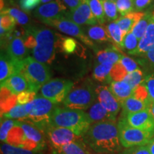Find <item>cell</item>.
I'll return each instance as SVG.
<instances>
[{
    "mask_svg": "<svg viewBox=\"0 0 154 154\" xmlns=\"http://www.w3.org/2000/svg\"><path fill=\"white\" fill-rule=\"evenodd\" d=\"M87 145L96 153H110L120 150L118 124L106 121L92 124L83 136Z\"/></svg>",
    "mask_w": 154,
    "mask_h": 154,
    "instance_id": "6da1fadb",
    "label": "cell"
},
{
    "mask_svg": "<svg viewBox=\"0 0 154 154\" xmlns=\"http://www.w3.org/2000/svg\"><path fill=\"white\" fill-rule=\"evenodd\" d=\"M50 124L62 127L83 137L91 126V121L84 111L57 107L51 116Z\"/></svg>",
    "mask_w": 154,
    "mask_h": 154,
    "instance_id": "7a4b0ae2",
    "label": "cell"
},
{
    "mask_svg": "<svg viewBox=\"0 0 154 154\" xmlns=\"http://www.w3.org/2000/svg\"><path fill=\"white\" fill-rule=\"evenodd\" d=\"M26 29L34 36L36 42V47L32 50V57L45 64L52 63L56 57L58 34L43 26H29Z\"/></svg>",
    "mask_w": 154,
    "mask_h": 154,
    "instance_id": "3957f363",
    "label": "cell"
},
{
    "mask_svg": "<svg viewBox=\"0 0 154 154\" xmlns=\"http://www.w3.org/2000/svg\"><path fill=\"white\" fill-rule=\"evenodd\" d=\"M28 116L25 121L31 124L42 131L46 132L50 125L51 116L57 106L50 100L42 96H36L33 101L26 103Z\"/></svg>",
    "mask_w": 154,
    "mask_h": 154,
    "instance_id": "277c9868",
    "label": "cell"
},
{
    "mask_svg": "<svg viewBox=\"0 0 154 154\" xmlns=\"http://www.w3.org/2000/svg\"><path fill=\"white\" fill-rule=\"evenodd\" d=\"M19 74L23 75L29 85V91L37 92L42 86L51 80V74L47 64L36 61L32 57L22 61Z\"/></svg>",
    "mask_w": 154,
    "mask_h": 154,
    "instance_id": "5b68a950",
    "label": "cell"
},
{
    "mask_svg": "<svg viewBox=\"0 0 154 154\" xmlns=\"http://www.w3.org/2000/svg\"><path fill=\"white\" fill-rule=\"evenodd\" d=\"M97 101L96 88L89 84L72 90L63 101L65 107L76 110H88Z\"/></svg>",
    "mask_w": 154,
    "mask_h": 154,
    "instance_id": "8992f818",
    "label": "cell"
},
{
    "mask_svg": "<svg viewBox=\"0 0 154 154\" xmlns=\"http://www.w3.org/2000/svg\"><path fill=\"white\" fill-rule=\"evenodd\" d=\"M117 124L120 143L125 148L147 145L154 136V133L134 128L121 119Z\"/></svg>",
    "mask_w": 154,
    "mask_h": 154,
    "instance_id": "52a82bcc",
    "label": "cell"
},
{
    "mask_svg": "<svg viewBox=\"0 0 154 154\" xmlns=\"http://www.w3.org/2000/svg\"><path fill=\"white\" fill-rule=\"evenodd\" d=\"M74 84L72 81L54 79L46 83L40 89L42 96L58 104L64 101L72 91Z\"/></svg>",
    "mask_w": 154,
    "mask_h": 154,
    "instance_id": "ba28073f",
    "label": "cell"
},
{
    "mask_svg": "<svg viewBox=\"0 0 154 154\" xmlns=\"http://www.w3.org/2000/svg\"><path fill=\"white\" fill-rule=\"evenodd\" d=\"M43 23L46 25H48V26H52V27L57 29L59 32H63L67 35L79 38L89 47H94V42L88 37L85 32L81 28L79 25L69 20L66 17H63L57 19L47 21V22H44Z\"/></svg>",
    "mask_w": 154,
    "mask_h": 154,
    "instance_id": "9c48e42d",
    "label": "cell"
},
{
    "mask_svg": "<svg viewBox=\"0 0 154 154\" xmlns=\"http://www.w3.org/2000/svg\"><path fill=\"white\" fill-rule=\"evenodd\" d=\"M68 11V8L61 0H53L38 6L34 9V14L40 21L44 22L65 17Z\"/></svg>",
    "mask_w": 154,
    "mask_h": 154,
    "instance_id": "30bf717a",
    "label": "cell"
},
{
    "mask_svg": "<svg viewBox=\"0 0 154 154\" xmlns=\"http://www.w3.org/2000/svg\"><path fill=\"white\" fill-rule=\"evenodd\" d=\"M46 134L54 149H61L66 144L80 140L82 137L67 128L53 126L51 125L48 127Z\"/></svg>",
    "mask_w": 154,
    "mask_h": 154,
    "instance_id": "8fae6325",
    "label": "cell"
},
{
    "mask_svg": "<svg viewBox=\"0 0 154 154\" xmlns=\"http://www.w3.org/2000/svg\"><path fill=\"white\" fill-rule=\"evenodd\" d=\"M129 126L146 131L154 133V118L149 109L120 117Z\"/></svg>",
    "mask_w": 154,
    "mask_h": 154,
    "instance_id": "7c38bea8",
    "label": "cell"
},
{
    "mask_svg": "<svg viewBox=\"0 0 154 154\" xmlns=\"http://www.w3.org/2000/svg\"><path fill=\"white\" fill-rule=\"evenodd\" d=\"M65 17L79 26L82 25L94 26L99 23L92 13L87 0H84L82 5L75 10L69 11Z\"/></svg>",
    "mask_w": 154,
    "mask_h": 154,
    "instance_id": "4fadbf2b",
    "label": "cell"
},
{
    "mask_svg": "<svg viewBox=\"0 0 154 154\" xmlns=\"http://www.w3.org/2000/svg\"><path fill=\"white\" fill-rule=\"evenodd\" d=\"M97 99L111 115L116 119L121 105L106 86H98L96 88Z\"/></svg>",
    "mask_w": 154,
    "mask_h": 154,
    "instance_id": "5bb4252c",
    "label": "cell"
},
{
    "mask_svg": "<svg viewBox=\"0 0 154 154\" xmlns=\"http://www.w3.org/2000/svg\"><path fill=\"white\" fill-rule=\"evenodd\" d=\"M22 67V61L11 59L5 50L1 51L0 59V81L1 83L15 74H19Z\"/></svg>",
    "mask_w": 154,
    "mask_h": 154,
    "instance_id": "9a60e30c",
    "label": "cell"
},
{
    "mask_svg": "<svg viewBox=\"0 0 154 154\" xmlns=\"http://www.w3.org/2000/svg\"><path fill=\"white\" fill-rule=\"evenodd\" d=\"M28 51L24 44L23 37L12 38L9 42L6 49L9 57L16 61H22L25 58L28 57Z\"/></svg>",
    "mask_w": 154,
    "mask_h": 154,
    "instance_id": "2e32d148",
    "label": "cell"
},
{
    "mask_svg": "<svg viewBox=\"0 0 154 154\" xmlns=\"http://www.w3.org/2000/svg\"><path fill=\"white\" fill-rule=\"evenodd\" d=\"M154 49V16L151 20L145 34L139 41L138 47L130 53L131 55H144L148 51Z\"/></svg>",
    "mask_w": 154,
    "mask_h": 154,
    "instance_id": "e0dca14e",
    "label": "cell"
},
{
    "mask_svg": "<svg viewBox=\"0 0 154 154\" xmlns=\"http://www.w3.org/2000/svg\"><path fill=\"white\" fill-rule=\"evenodd\" d=\"M5 86L11 93L18 95L25 91H29V85L25 77L21 74H15L1 83V86Z\"/></svg>",
    "mask_w": 154,
    "mask_h": 154,
    "instance_id": "ac0fdd59",
    "label": "cell"
},
{
    "mask_svg": "<svg viewBox=\"0 0 154 154\" xmlns=\"http://www.w3.org/2000/svg\"><path fill=\"white\" fill-rule=\"evenodd\" d=\"M152 101V100H151ZM147 102L138 99L134 96H130L121 103L122 112L121 117H125L127 115L141 111L149 109L151 102Z\"/></svg>",
    "mask_w": 154,
    "mask_h": 154,
    "instance_id": "d6986e66",
    "label": "cell"
},
{
    "mask_svg": "<svg viewBox=\"0 0 154 154\" xmlns=\"http://www.w3.org/2000/svg\"><path fill=\"white\" fill-rule=\"evenodd\" d=\"M145 12L143 11H134L130 14L121 16L116 22L122 30L125 36L129 32H131L134 26L143 18Z\"/></svg>",
    "mask_w": 154,
    "mask_h": 154,
    "instance_id": "ffe728a7",
    "label": "cell"
},
{
    "mask_svg": "<svg viewBox=\"0 0 154 154\" xmlns=\"http://www.w3.org/2000/svg\"><path fill=\"white\" fill-rule=\"evenodd\" d=\"M86 113L91 121V124L106 121H116V119L109 113V111L101 105L98 99L88 109Z\"/></svg>",
    "mask_w": 154,
    "mask_h": 154,
    "instance_id": "44dd1931",
    "label": "cell"
},
{
    "mask_svg": "<svg viewBox=\"0 0 154 154\" xmlns=\"http://www.w3.org/2000/svg\"><path fill=\"white\" fill-rule=\"evenodd\" d=\"M108 87L116 99L121 103V105L125 100L132 96L134 91V89L131 87L129 84H127L124 81L112 82L109 84Z\"/></svg>",
    "mask_w": 154,
    "mask_h": 154,
    "instance_id": "7402d4cb",
    "label": "cell"
},
{
    "mask_svg": "<svg viewBox=\"0 0 154 154\" xmlns=\"http://www.w3.org/2000/svg\"><path fill=\"white\" fill-rule=\"evenodd\" d=\"M19 126L24 130L26 137L29 139L33 140L44 147V138L43 135V131L38 128L34 125L29 124L27 122L22 121H17Z\"/></svg>",
    "mask_w": 154,
    "mask_h": 154,
    "instance_id": "603a6c76",
    "label": "cell"
},
{
    "mask_svg": "<svg viewBox=\"0 0 154 154\" xmlns=\"http://www.w3.org/2000/svg\"><path fill=\"white\" fill-rule=\"evenodd\" d=\"M17 103V95L11 93L9 88L1 86V114L8 113L11 109L16 106Z\"/></svg>",
    "mask_w": 154,
    "mask_h": 154,
    "instance_id": "cb8c5ba5",
    "label": "cell"
},
{
    "mask_svg": "<svg viewBox=\"0 0 154 154\" xmlns=\"http://www.w3.org/2000/svg\"><path fill=\"white\" fill-rule=\"evenodd\" d=\"M123 55L117 48L110 47L98 51L96 59L98 63H111L115 64L121 60Z\"/></svg>",
    "mask_w": 154,
    "mask_h": 154,
    "instance_id": "d4e9b609",
    "label": "cell"
},
{
    "mask_svg": "<svg viewBox=\"0 0 154 154\" xmlns=\"http://www.w3.org/2000/svg\"><path fill=\"white\" fill-rule=\"evenodd\" d=\"M86 34L91 40L97 42H111V39L108 34L106 26L102 25H94L86 28Z\"/></svg>",
    "mask_w": 154,
    "mask_h": 154,
    "instance_id": "484cf974",
    "label": "cell"
},
{
    "mask_svg": "<svg viewBox=\"0 0 154 154\" xmlns=\"http://www.w3.org/2000/svg\"><path fill=\"white\" fill-rule=\"evenodd\" d=\"M113 65L111 63H98L93 70L94 79L100 82L110 84V74Z\"/></svg>",
    "mask_w": 154,
    "mask_h": 154,
    "instance_id": "4316f807",
    "label": "cell"
},
{
    "mask_svg": "<svg viewBox=\"0 0 154 154\" xmlns=\"http://www.w3.org/2000/svg\"><path fill=\"white\" fill-rule=\"evenodd\" d=\"M26 137L24 130L19 125L18 121H16V124L9 131L5 142L11 146L21 147L23 142L26 140Z\"/></svg>",
    "mask_w": 154,
    "mask_h": 154,
    "instance_id": "83f0119b",
    "label": "cell"
},
{
    "mask_svg": "<svg viewBox=\"0 0 154 154\" xmlns=\"http://www.w3.org/2000/svg\"><path fill=\"white\" fill-rule=\"evenodd\" d=\"M54 154H90L83 142L80 140L63 146L61 149H54Z\"/></svg>",
    "mask_w": 154,
    "mask_h": 154,
    "instance_id": "f1b7e54d",
    "label": "cell"
},
{
    "mask_svg": "<svg viewBox=\"0 0 154 154\" xmlns=\"http://www.w3.org/2000/svg\"><path fill=\"white\" fill-rule=\"evenodd\" d=\"M106 28L107 29L108 34L110 36L111 42L119 49H122L123 41H124L125 35L116 22H110L107 26H106Z\"/></svg>",
    "mask_w": 154,
    "mask_h": 154,
    "instance_id": "f546056e",
    "label": "cell"
},
{
    "mask_svg": "<svg viewBox=\"0 0 154 154\" xmlns=\"http://www.w3.org/2000/svg\"><path fill=\"white\" fill-rule=\"evenodd\" d=\"M153 18V12L152 11H146L143 18L140 19L139 22L137 23V24L134 26V28L133 29L131 32L136 36V38L139 41L144 36V34H145L146 30L148 29V26H149Z\"/></svg>",
    "mask_w": 154,
    "mask_h": 154,
    "instance_id": "4dcf8cb0",
    "label": "cell"
},
{
    "mask_svg": "<svg viewBox=\"0 0 154 154\" xmlns=\"http://www.w3.org/2000/svg\"><path fill=\"white\" fill-rule=\"evenodd\" d=\"M58 34L57 47L60 48V49L66 54H71L75 52L78 47V43L76 40L70 37H65L61 36V38H59Z\"/></svg>",
    "mask_w": 154,
    "mask_h": 154,
    "instance_id": "1f68e13d",
    "label": "cell"
},
{
    "mask_svg": "<svg viewBox=\"0 0 154 154\" xmlns=\"http://www.w3.org/2000/svg\"><path fill=\"white\" fill-rule=\"evenodd\" d=\"M102 4H103L106 21L111 22H116L119 17V11L115 2L102 0Z\"/></svg>",
    "mask_w": 154,
    "mask_h": 154,
    "instance_id": "d6a6232c",
    "label": "cell"
},
{
    "mask_svg": "<svg viewBox=\"0 0 154 154\" xmlns=\"http://www.w3.org/2000/svg\"><path fill=\"white\" fill-rule=\"evenodd\" d=\"M87 2L99 24H104L106 21L105 19L102 0H87Z\"/></svg>",
    "mask_w": 154,
    "mask_h": 154,
    "instance_id": "836d02e7",
    "label": "cell"
},
{
    "mask_svg": "<svg viewBox=\"0 0 154 154\" xmlns=\"http://www.w3.org/2000/svg\"><path fill=\"white\" fill-rule=\"evenodd\" d=\"M1 13L11 15V17H14L17 24L23 25V26L27 25L29 22V19L26 14V13H24L23 11L19 10V9L15 8V7L5 8L1 11Z\"/></svg>",
    "mask_w": 154,
    "mask_h": 154,
    "instance_id": "e575fe53",
    "label": "cell"
},
{
    "mask_svg": "<svg viewBox=\"0 0 154 154\" xmlns=\"http://www.w3.org/2000/svg\"><path fill=\"white\" fill-rule=\"evenodd\" d=\"M2 116L5 119H18V121H24L28 116V113L26 109V105L17 104L16 106L11 109L8 113H5V114Z\"/></svg>",
    "mask_w": 154,
    "mask_h": 154,
    "instance_id": "d590c367",
    "label": "cell"
},
{
    "mask_svg": "<svg viewBox=\"0 0 154 154\" xmlns=\"http://www.w3.org/2000/svg\"><path fill=\"white\" fill-rule=\"evenodd\" d=\"M146 79V77H144L143 72L140 69L134 72L128 73V75L125 77L124 81L128 84L133 89L136 88L140 84H142Z\"/></svg>",
    "mask_w": 154,
    "mask_h": 154,
    "instance_id": "8d00e7d4",
    "label": "cell"
},
{
    "mask_svg": "<svg viewBox=\"0 0 154 154\" xmlns=\"http://www.w3.org/2000/svg\"><path fill=\"white\" fill-rule=\"evenodd\" d=\"M128 73L127 72L126 69L120 63V61L117 62L113 65L110 74V78L112 82H121L124 81Z\"/></svg>",
    "mask_w": 154,
    "mask_h": 154,
    "instance_id": "74e56055",
    "label": "cell"
},
{
    "mask_svg": "<svg viewBox=\"0 0 154 154\" xmlns=\"http://www.w3.org/2000/svg\"><path fill=\"white\" fill-rule=\"evenodd\" d=\"M138 43L139 40L132 32H129L124 36L122 49L126 50L128 54H130L137 49Z\"/></svg>",
    "mask_w": 154,
    "mask_h": 154,
    "instance_id": "f35d334b",
    "label": "cell"
},
{
    "mask_svg": "<svg viewBox=\"0 0 154 154\" xmlns=\"http://www.w3.org/2000/svg\"><path fill=\"white\" fill-rule=\"evenodd\" d=\"M116 4L121 16H125L135 11L134 0H117Z\"/></svg>",
    "mask_w": 154,
    "mask_h": 154,
    "instance_id": "ab89813d",
    "label": "cell"
},
{
    "mask_svg": "<svg viewBox=\"0 0 154 154\" xmlns=\"http://www.w3.org/2000/svg\"><path fill=\"white\" fill-rule=\"evenodd\" d=\"M17 22L11 15L1 13L0 16V26L1 28L7 31L8 32H12L16 26Z\"/></svg>",
    "mask_w": 154,
    "mask_h": 154,
    "instance_id": "60d3db41",
    "label": "cell"
},
{
    "mask_svg": "<svg viewBox=\"0 0 154 154\" xmlns=\"http://www.w3.org/2000/svg\"><path fill=\"white\" fill-rule=\"evenodd\" d=\"M16 124V121L12 119H5L2 120L1 128H0V139L2 142H5L9 131Z\"/></svg>",
    "mask_w": 154,
    "mask_h": 154,
    "instance_id": "b9f144b4",
    "label": "cell"
},
{
    "mask_svg": "<svg viewBox=\"0 0 154 154\" xmlns=\"http://www.w3.org/2000/svg\"><path fill=\"white\" fill-rule=\"evenodd\" d=\"M1 152L2 154H34L33 151H29L23 148L11 146L8 143L2 144Z\"/></svg>",
    "mask_w": 154,
    "mask_h": 154,
    "instance_id": "7bdbcfd3",
    "label": "cell"
},
{
    "mask_svg": "<svg viewBox=\"0 0 154 154\" xmlns=\"http://www.w3.org/2000/svg\"><path fill=\"white\" fill-rule=\"evenodd\" d=\"M36 93L34 91H25L17 95V103L20 105H25L35 99Z\"/></svg>",
    "mask_w": 154,
    "mask_h": 154,
    "instance_id": "ee69618b",
    "label": "cell"
},
{
    "mask_svg": "<svg viewBox=\"0 0 154 154\" xmlns=\"http://www.w3.org/2000/svg\"><path fill=\"white\" fill-rule=\"evenodd\" d=\"M119 61L124 66V68L126 69L128 73H131L139 69L137 63L131 58L126 57V55H123L122 58H121V60Z\"/></svg>",
    "mask_w": 154,
    "mask_h": 154,
    "instance_id": "f6af8a7d",
    "label": "cell"
},
{
    "mask_svg": "<svg viewBox=\"0 0 154 154\" xmlns=\"http://www.w3.org/2000/svg\"><path fill=\"white\" fill-rule=\"evenodd\" d=\"M41 0H19L21 8L26 11H29L36 9L38 6H39Z\"/></svg>",
    "mask_w": 154,
    "mask_h": 154,
    "instance_id": "bcb514c9",
    "label": "cell"
},
{
    "mask_svg": "<svg viewBox=\"0 0 154 154\" xmlns=\"http://www.w3.org/2000/svg\"><path fill=\"white\" fill-rule=\"evenodd\" d=\"M143 84L147 88L150 97L154 101V74L146 76Z\"/></svg>",
    "mask_w": 154,
    "mask_h": 154,
    "instance_id": "7dc6e473",
    "label": "cell"
},
{
    "mask_svg": "<svg viewBox=\"0 0 154 154\" xmlns=\"http://www.w3.org/2000/svg\"><path fill=\"white\" fill-rule=\"evenodd\" d=\"M153 2V0H134L135 11H142L147 9Z\"/></svg>",
    "mask_w": 154,
    "mask_h": 154,
    "instance_id": "c3c4849f",
    "label": "cell"
},
{
    "mask_svg": "<svg viewBox=\"0 0 154 154\" xmlns=\"http://www.w3.org/2000/svg\"><path fill=\"white\" fill-rule=\"evenodd\" d=\"M131 154H151L147 145L138 146L127 149Z\"/></svg>",
    "mask_w": 154,
    "mask_h": 154,
    "instance_id": "681fc988",
    "label": "cell"
},
{
    "mask_svg": "<svg viewBox=\"0 0 154 154\" xmlns=\"http://www.w3.org/2000/svg\"><path fill=\"white\" fill-rule=\"evenodd\" d=\"M69 11H74L82 5L84 0H61Z\"/></svg>",
    "mask_w": 154,
    "mask_h": 154,
    "instance_id": "f907efd6",
    "label": "cell"
},
{
    "mask_svg": "<svg viewBox=\"0 0 154 154\" xmlns=\"http://www.w3.org/2000/svg\"><path fill=\"white\" fill-rule=\"evenodd\" d=\"M144 55H145V57L149 59L150 62L153 63L154 65V49L151 50V51H148V52L146 53Z\"/></svg>",
    "mask_w": 154,
    "mask_h": 154,
    "instance_id": "816d5d0a",
    "label": "cell"
},
{
    "mask_svg": "<svg viewBox=\"0 0 154 154\" xmlns=\"http://www.w3.org/2000/svg\"><path fill=\"white\" fill-rule=\"evenodd\" d=\"M149 147V151L151 152V154H154V137L150 140V142L147 144Z\"/></svg>",
    "mask_w": 154,
    "mask_h": 154,
    "instance_id": "f5cc1de1",
    "label": "cell"
},
{
    "mask_svg": "<svg viewBox=\"0 0 154 154\" xmlns=\"http://www.w3.org/2000/svg\"><path fill=\"white\" fill-rule=\"evenodd\" d=\"M149 110L151 111L152 116L154 118V101L152 99V101L151 102V104H150V107H149Z\"/></svg>",
    "mask_w": 154,
    "mask_h": 154,
    "instance_id": "db71d44e",
    "label": "cell"
},
{
    "mask_svg": "<svg viewBox=\"0 0 154 154\" xmlns=\"http://www.w3.org/2000/svg\"><path fill=\"white\" fill-rule=\"evenodd\" d=\"M51 1H53V0H41V3L45 4V3L50 2H51Z\"/></svg>",
    "mask_w": 154,
    "mask_h": 154,
    "instance_id": "11a10c76",
    "label": "cell"
},
{
    "mask_svg": "<svg viewBox=\"0 0 154 154\" xmlns=\"http://www.w3.org/2000/svg\"><path fill=\"white\" fill-rule=\"evenodd\" d=\"M121 154H131L129 152H128V150H126V151H124V152H122Z\"/></svg>",
    "mask_w": 154,
    "mask_h": 154,
    "instance_id": "9f6ffc18",
    "label": "cell"
},
{
    "mask_svg": "<svg viewBox=\"0 0 154 154\" xmlns=\"http://www.w3.org/2000/svg\"><path fill=\"white\" fill-rule=\"evenodd\" d=\"M152 12H153V16H154V11H152Z\"/></svg>",
    "mask_w": 154,
    "mask_h": 154,
    "instance_id": "6f0895ef",
    "label": "cell"
}]
</instances>
